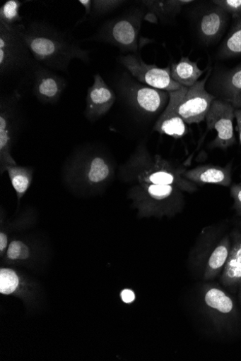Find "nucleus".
<instances>
[{
	"instance_id": "bb28decb",
	"label": "nucleus",
	"mask_w": 241,
	"mask_h": 361,
	"mask_svg": "<svg viewBox=\"0 0 241 361\" xmlns=\"http://www.w3.org/2000/svg\"><path fill=\"white\" fill-rule=\"evenodd\" d=\"M19 283L16 273L11 269H2L0 271V292L11 294L16 290Z\"/></svg>"
},
{
	"instance_id": "72a5a7b5",
	"label": "nucleus",
	"mask_w": 241,
	"mask_h": 361,
	"mask_svg": "<svg viewBox=\"0 0 241 361\" xmlns=\"http://www.w3.org/2000/svg\"><path fill=\"white\" fill-rule=\"evenodd\" d=\"M235 109H241V94L233 98V100L228 102Z\"/></svg>"
},
{
	"instance_id": "f03ea898",
	"label": "nucleus",
	"mask_w": 241,
	"mask_h": 361,
	"mask_svg": "<svg viewBox=\"0 0 241 361\" xmlns=\"http://www.w3.org/2000/svg\"><path fill=\"white\" fill-rule=\"evenodd\" d=\"M185 169L159 154L153 155L145 144L136 147L119 170V178L124 183L173 185L192 193L196 184L184 178Z\"/></svg>"
},
{
	"instance_id": "6e6552de",
	"label": "nucleus",
	"mask_w": 241,
	"mask_h": 361,
	"mask_svg": "<svg viewBox=\"0 0 241 361\" xmlns=\"http://www.w3.org/2000/svg\"><path fill=\"white\" fill-rule=\"evenodd\" d=\"M211 72L192 87H182L177 90V111L187 124L199 123L205 120L216 100L215 96L205 89Z\"/></svg>"
},
{
	"instance_id": "412c9836",
	"label": "nucleus",
	"mask_w": 241,
	"mask_h": 361,
	"mask_svg": "<svg viewBox=\"0 0 241 361\" xmlns=\"http://www.w3.org/2000/svg\"><path fill=\"white\" fill-rule=\"evenodd\" d=\"M231 248L228 236L224 237L214 248L208 262H206L204 279L211 281L218 276L225 268Z\"/></svg>"
},
{
	"instance_id": "423d86ee",
	"label": "nucleus",
	"mask_w": 241,
	"mask_h": 361,
	"mask_svg": "<svg viewBox=\"0 0 241 361\" xmlns=\"http://www.w3.org/2000/svg\"><path fill=\"white\" fill-rule=\"evenodd\" d=\"M25 25L0 23V73L2 76L33 68L40 64L32 56L23 36Z\"/></svg>"
},
{
	"instance_id": "aec40b11",
	"label": "nucleus",
	"mask_w": 241,
	"mask_h": 361,
	"mask_svg": "<svg viewBox=\"0 0 241 361\" xmlns=\"http://www.w3.org/2000/svg\"><path fill=\"white\" fill-rule=\"evenodd\" d=\"M194 1L190 0H149L143 1V6L148 11V16L165 20L175 18L182 8Z\"/></svg>"
},
{
	"instance_id": "393cba45",
	"label": "nucleus",
	"mask_w": 241,
	"mask_h": 361,
	"mask_svg": "<svg viewBox=\"0 0 241 361\" xmlns=\"http://www.w3.org/2000/svg\"><path fill=\"white\" fill-rule=\"evenodd\" d=\"M23 4L18 0H8L0 8V23L13 25L20 24L23 17L20 15V9Z\"/></svg>"
},
{
	"instance_id": "dca6fc26",
	"label": "nucleus",
	"mask_w": 241,
	"mask_h": 361,
	"mask_svg": "<svg viewBox=\"0 0 241 361\" xmlns=\"http://www.w3.org/2000/svg\"><path fill=\"white\" fill-rule=\"evenodd\" d=\"M213 5L204 11L198 20L199 37L206 44L220 40L228 26L230 16L220 7Z\"/></svg>"
},
{
	"instance_id": "f257e3e1",
	"label": "nucleus",
	"mask_w": 241,
	"mask_h": 361,
	"mask_svg": "<svg viewBox=\"0 0 241 361\" xmlns=\"http://www.w3.org/2000/svg\"><path fill=\"white\" fill-rule=\"evenodd\" d=\"M23 36L34 59L49 69L66 72L74 59L90 62V51L54 26L40 21L24 27Z\"/></svg>"
},
{
	"instance_id": "f8f14e48",
	"label": "nucleus",
	"mask_w": 241,
	"mask_h": 361,
	"mask_svg": "<svg viewBox=\"0 0 241 361\" xmlns=\"http://www.w3.org/2000/svg\"><path fill=\"white\" fill-rule=\"evenodd\" d=\"M204 303L218 328L229 326L237 317V309L230 295L216 286L206 287L203 293Z\"/></svg>"
},
{
	"instance_id": "a211bd4d",
	"label": "nucleus",
	"mask_w": 241,
	"mask_h": 361,
	"mask_svg": "<svg viewBox=\"0 0 241 361\" xmlns=\"http://www.w3.org/2000/svg\"><path fill=\"white\" fill-rule=\"evenodd\" d=\"M221 280L226 287H234L241 283V233L237 231L233 233L230 255Z\"/></svg>"
},
{
	"instance_id": "5701e85b",
	"label": "nucleus",
	"mask_w": 241,
	"mask_h": 361,
	"mask_svg": "<svg viewBox=\"0 0 241 361\" xmlns=\"http://www.w3.org/2000/svg\"><path fill=\"white\" fill-rule=\"evenodd\" d=\"M219 56L223 59L241 56V16L233 19V24L221 47Z\"/></svg>"
},
{
	"instance_id": "9b49d317",
	"label": "nucleus",
	"mask_w": 241,
	"mask_h": 361,
	"mask_svg": "<svg viewBox=\"0 0 241 361\" xmlns=\"http://www.w3.org/2000/svg\"><path fill=\"white\" fill-rule=\"evenodd\" d=\"M235 109L228 102L215 100L206 116L208 130L217 133L216 139L210 144L212 149H227L236 143L233 121Z\"/></svg>"
},
{
	"instance_id": "b1692460",
	"label": "nucleus",
	"mask_w": 241,
	"mask_h": 361,
	"mask_svg": "<svg viewBox=\"0 0 241 361\" xmlns=\"http://www.w3.org/2000/svg\"><path fill=\"white\" fill-rule=\"evenodd\" d=\"M220 89L227 102L241 94V63L223 74L219 81Z\"/></svg>"
},
{
	"instance_id": "473e14b6",
	"label": "nucleus",
	"mask_w": 241,
	"mask_h": 361,
	"mask_svg": "<svg viewBox=\"0 0 241 361\" xmlns=\"http://www.w3.org/2000/svg\"><path fill=\"white\" fill-rule=\"evenodd\" d=\"M235 117L237 121L236 130L238 133L240 143L241 145V109H235Z\"/></svg>"
},
{
	"instance_id": "0eeeda50",
	"label": "nucleus",
	"mask_w": 241,
	"mask_h": 361,
	"mask_svg": "<svg viewBox=\"0 0 241 361\" xmlns=\"http://www.w3.org/2000/svg\"><path fill=\"white\" fill-rule=\"evenodd\" d=\"M18 90L3 95L0 100V173L4 175L9 166H17L13 148L20 126V101Z\"/></svg>"
},
{
	"instance_id": "c85d7f7f",
	"label": "nucleus",
	"mask_w": 241,
	"mask_h": 361,
	"mask_svg": "<svg viewBox=\"0 0 241 361\" xmlns=\"http://www.w3.org/2000/svg\"><path fill=\"white\" fill-rule=\"evenodd\" d=\"M212 3L230 15L233 19L241 16V0H214Z\"/></svg>"
},
{
	"instance_id": "9d476101",
	"label": "nucleus",
	"mask_w": 241,
	"mask_h": 361,
	"mask_svg": "<svg viewBox=\"0 0 241 361\" xmlns=\"http://www.w3.org/2000/svg\"><path fill=\"white\" fill-rule=\"evenodd\" d=\"M121 90L129 105L146 116L157 115L169 102L168 92L133 81H124Z\"/></svg>"
},
{
	"instance_id": "7ed1b4c3",
	"label": "nucleus",
	"mask_w": 241,
	"mask_h": 361,
	"mask_svg": "<svg viewBox=\"0 0 241 361\" xmlns=\"http://www.w3.org/2000/svg\"><path fill=\"white\" fill-rule=\"evenodd\" d=\"M115 173L109 155L97 146L79 148L67 159L63 169L68 187L83 191H98L107 187Z\"/></svg>"
},
{
	"instance_id": "c9c22d12",
	"label": "nucleus",
	"mask_w": 241,
	"mask_h": 361,
	"mask_svg": "<svg viewBox=\"0 0 241 361\" xmlns=\"http://www.w3.org/2000/svg\"><path fill=\"white\" fill-rule=\"evenodd\" d=\"M239 184L241 185V182Z\"/></svg>"
},
{
	"instance_id": "ddd939ff",
	"label": "nucleus",
	"mask_w": 241,
	"mask_h": 361,
	"mask_svg": "<svg viewBox=\"0 0 241 361\" xmlns=\"http://www.w3.org/2000/svg\"><path fill=\"white\" fill-rule=\"evenodd\" d=\"M93 80L87 92L85 109L86 118L90 122L106 115L116 102L114 92L99 74L95 75Z\"/></svg>"
},
{
	"instance_id": "39448f33",
	"label": "nucleus",
	"mask_w": 241,
	"mask_h": 361,
	"mask_svg": "<svg viewBox=\"0 0 241 361\" xmlns=\"http://www.w3.org/2000/svg\"><path fill=\"white\" fill-rule=\"evenodd\" d=\"M146 8H133L125 13L103 23L95 34L86 41L111 44L124 52L137 54L140 35Z\"/></svg>"
},
{
	"instance_id": "f704fd0d",
	"label": "nucleus",
	"mask_w": 241,
	"mask_h": 361,
	"mask_svg": "<svg viewBox=\"0 0 241 361\" xmlns=\"http://www.w3.org/2000/svg\"><path fill=\"white\" fill-rule=\"evenodd\" d=\"M240 293H239V299H240V303L241 305V283H240Z\"/></svg>"
},
{
	"instance_id": "4468645a",
	"label": "nucleus",
	"mask_w": 241,
	"mask_h": 361,
	"mask_svg": "<svg viewBox=\"0 0 241 361\" xmlns=\"http://www.w3.org/2000/svg\"><path fill=\"white\" fill-rule=\"evenodd\" d=\"M66 81L51 71L39 67L33 71V92L44 104H57L66 87Z\"/></svg>"
},
{
	"instance_id": "cd10ccee",
	"label": "nucleus",
	"mask_w": 241,
	"mask_h": 361,
	"mask_svg": "<svg viewBox=\"0 0 241 361\" xmlns=\"http://www.w3.org/2000/svg\"><path fill=\"white\" fill-rule=\"evenodd\" d=\"M30 255L28 245L20 240L12 241L7 250V256L11 260H25Z\"/></svg>"
},
{
	"instance_id": "4be33fe9",
	"label": "nucleus",
	"mask_w": 241,
	"mask_h": 361,
	"mask_svg": "<svg viewBox=\"0 0 241 361\" xmlns=\"http://www.w3.org/2000/svg\"><path fill=\"white\" fill-rule=\"evenodd\" d=\"M11 183L15 190L18 200L25 194L30 187L33 180L34 170L30 167L24 166H9L6 169Z\"/></svg>"
},
{
	"instance_id": "a878e982",
	"label": "nucleus",
	"mask_w": 241,
	"mask_h": 361,
	"mask_svg": "<svg viewBox=\"0 0 241 361\" xmlns=\"http://www.w3.org/2000/svg\"><path fill=\"white\" fill-rule=\"evenodd\" d=\"M124 3L125 1H120V0H94L90 17L94 19L105 16L116 11Z\"/></svg>"
},
{
	"instance_id": "7c9ffc66",
	"label": "nucleus",
	"mask_w": 241,
	"mask_h": 361,
	"mask_svg": "<svg viewBox=\"0 0 241 361\" xmlns=\"http://www.w3.org/2000/svg\"><path fill=\"white\" fill-rule=\"evenodd\" d=\"M78 3L85 8L86 13L85 16L77 23L76 25L83 23L88 18L89 16H90L93 6V1H91V0H81V1H79Z\"/></svg>"
},
{
	"instance_id": "c756f323",
	"label": "nucleus",
	"mask_w": 241,
	"mask_h": 361,
	"mask_svg": "<svg viewBox=\"0 0 241 361\" xmlns=\"http://www.w3.org/2000/svg\"><path fill=\"white\" fill-rule=\"evenodd\" d=\"M230 195L233 200V207L237 215L241 216V185L235 184L230 187Z\"/></svg>"
},
{
	"instance_id": "20e7f679",
	"label": "nucleus",
	"mask_w": 241,
	"mask_h": 361,
	"mask_svg": "<svg viewBox=\"0 0 241 361\" xmlns=\"http://www.w3.org/2000/svg\"><path fill=\"white\" fill-rule=\"evenodd\" d=\"M129 187L130 199L143 216H174L184 209V191L175 186L134 183Z\"/></svg>"
},
{
	"instance_id": "2eb2a0df",
	"label": "nucleus",
	"mask_w": 241,
	"mask_h": 361,
	"mask_svg": "<svg viewBox=\"0 0 241 361\" xmlns=\"http://www.w3.org/2000/svg\"><path fill=\"white\" fill-rule=\"evenodd\" d=\"M169 97L168 104L157 120L153 130L161 135L178 140L189 133V128L177 111V91L170 92Z\"/></svg>"
},
{
	"instance_id": "1a4fd4ad",
	"label": "nucleus",
	"mask_w": 241,
	"mask_h": 361,
	"mask_svg": "<svg viewBox=\"0 0 241 361\" xmlns=\"http://www.w3.org/2000/svg\"><path fill=\"white\" fill-rule=\"evenodd\" d=\"M119 61L123 67L142 84L168 92L179 90L182 87L171 78L170 66L160 68L155 64H148L137 54L122 56Z\"/></svg>"
},
{
	"instance_id": "f3484780",
	"label": "nucleus",
	"mask_w": 241,
	"mask_h": 361,
	"mask_svg": "<svg viewBox=\"0 0 241 361\" xmlns=\"http://www.w3.org/2000/svg\"><path fill=\"white\" fill-rule=\"evenodd\" d=\"M184 178L194 184H215L230 187L232 183V165L225 167L213 165L200 166L185 171Z\"/></svg>"
},
{
	"instance_id": "2f4dec72",
	"label": "nucleus",
	"mask_w": 241,
	"mask_h": 361,
	"mask_svg": "<svg viewBox=\"0 0 241 361\" xmlns=\"http://www.w3.org/2000/svg\"><path fill=\"white\" fill-rule=\"evenodd\" d=\"M122 299L127 304L131 303L135 299V295L131 290H124L121 294Z\"/></svg>"
},
{
	"instance_id": "6ab92c4d",
	"label": "nucleus",
	"mask_w": 241,
	"mask_h": 361,
	"mask_svg": "<svg viewBox=\"0 0 241 361\" xmlns=\"http://www.w3.org/2000/svg\"><path fill=\"white\" fill-rule=\"evenodd\" d=\"M205 71L199 68L197 61H192L188 56H182L170 66L171 78L185 87L194 85Z\"/></svg>"
}]
</instances>
